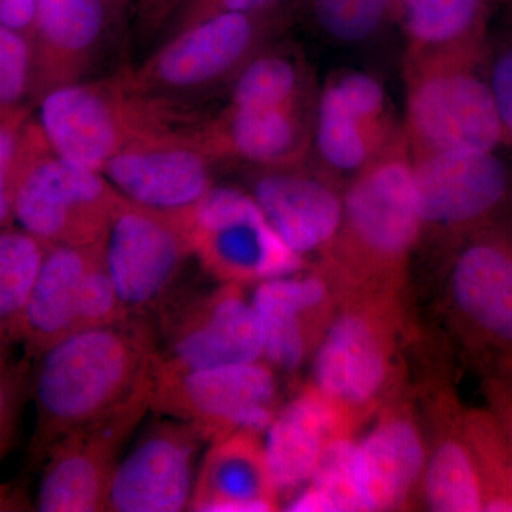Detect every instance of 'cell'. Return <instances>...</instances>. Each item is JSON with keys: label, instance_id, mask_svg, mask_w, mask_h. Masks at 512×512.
<instances>
[{"label": "cell", "instance_id": "cell-1", "mask_svg": "<svg viewBox=\"0 0 512 512\" xmlns=\"http://www.w3.org/2000/svg\"><path fill=\"white\" fill-rule=\"evenodd\" d=\"M157 355L151 326L128 315L111 325L72 333L37 356L30 379L36 424L29 466H43L60 441L150 387Z\"/></svg>", "mask_w": 512, "mask_h": 512}, {"label": "cell", "instance_id": "cell-2", "mask_svg": "<svg viewBox=\"0 0 512 512\" xmlns=\"http://www.w3.org/2000/svg\"><path fill=\"white\" fill-rule=\"evenodd\" d=\"M342 192V224L320 255L319 271L338 299L403 292L410 258L421 242L413 156L404 131L394 134Z\"/></svg>", "mask_w": 512, "mask_h": 512}, {"label": "cell", "instance_id": "cell-3", "mask_svg": "<svg viewBox=\"0 0 512 512\" xmlns=\"http://www.w3.org/2000/svg\"><path fill=\"white\" fill-rule=\"evenodd\" d=\"M39 123L60 157L94 171L141 138L188 130L195 111L140 92L127 67L113 76L69 84L39 101Z\"/></svg>", "mask_w": 512, "mask_h": 512}, {"label": "cell", "instance_id": "cell-4", "mask_svg": "<svg viewBox=\"0 0 512 512\" xmlns=\"http://www.w3.org/2000/svg\"><path fill=\"white\" fill-rule=\"evenodd\" d=\"M402 293L365 292L340 298L312 356L313 386L360 427L403 387Z\"/></svg>", "mask_w": 512, "mask_h": 512}, {"label": "cell", "instance_id": "cell-5", "mask_svg": "<svg viewBox=\"0 0 512 512\" xmlns=\"http://www.w3.org/2000/svg\"><path fill=\"white\" fill-rule=\"evenodd\" d=\"M484 56L481 46L409 59L403 131L413 156L507 147Z\"/></svg>", "mask_w": 512, "mask_h": 512}, {"label": "cell", "instance_id": "cell-6", "mask_svg": "<svg viewBox=\"0 0 512 512\" xmlns=\"http://www.w3.org/2000/svg\"><path fill=\"white\" fill-rule=\"evenodd\" d=\"M120 198L99 171L60 157L39 123H23L13 171V215L23 231L46 245H99Z\"/></svg>", "mask_w": 512, "mask_h": 512}, {"label": "cell", "instance_id": "cell-7", "mask_svg": "<svg viewBox=\"0 0 512 512\" xmlns=\"http://www.w3.org/2000/svg\"><path fill=\"white\" fill-rule=\"evenodd\" d=\"M444 316L478 373L512 365V222L477 232L450 254Z\"/></svg>", "mask_w": 512, "mask_h": 512}, {"label": "cell", "instance_id": "cell-8", "mask_svg": "<svg viewBox=\"0 0 512 512\" xmlns=\"http://www.w3.org/2000/svg\"><path fill=\"white\" fill-rule=\"evenodd\" d=\"M265 12L218 13L161 40L143 63L127 67L131 83L156 99L194 110L195 99L231 83L266 47Z\"/></svg>", "mask_w": 512, "mask_h": 512}, {"label": "cell", "instance_id": "cell-9", "mask_svg": "<svg viewBox=\"0 0 512 512\" xmlns=\"http://www.w3.org/2000/svg\"><path fill=\"white\" fill-rule=\"evenodd\" d=\"M413 183L421 239L436 238L450 254L477 232L510 221L512 170L498 151L413 156Z\"/></svg>", "mask_w": 512, "mask_h": 512}, {"label": "cell", "instance_id": "cell-10", "mask_svg": "<svg viewBox=\"0 0 512 512\" xmlns=\"http://www.w3.org/2000/svg\"><path fill=\"white\" fill-rule=\"evenodd\" d=\"M178 217L190 234L192 254L224 284H259L299 274L305 265V258L276 234L248 191L214 185Z\"/></svg>", "mask_w": 512, "mask_h": 512}, {"label": "cell", "instance_id": "cell-11", "mask_svg": "<svg viewBox=\"0 0 512 512\" xmlns=\"http://www.w3.org/2000/svg\"><path fill=\"white\" fill-rule=\"evenodd\" d=\"M278 382L265 360L154 373L151 407L195 427L204 440L238 431L264 436L278 409Z\"/></svg>", "mask_w": 512, "mask_h": 512}, {"label": "cell", "instance_id": "cell-12", "mask_svg": "<svg viewBox=\"0 0 512 512\" xmlns=\"http://www.w3.org/2000/svg\"><path fill=\"white\" fill-rule=\"evenodd\" d=\"M191 256L190 234L178 215L121 195L104 239V258L128 312L160 301Z\"/></svg>", "mask_w": 512, "mask_h": 512}, {"label": "cell", "instance_id": "cell-13", "mask_svg": "<svg viewBox=\"0 0 512 512\" xmlns=\"http://www.w3.org/2000/svg\"><path fill=\"white\" fill-rule=\"evenodd\" d=\"M151 397L153 389L143 390L113 413L60 441L43 463L36 510H106L117 454L151 407Z\"/></svg>", "mask_w": 512, "mask_h": 512}, {"label": "cell", "instance_id": "cell-14", "mask_svg": "<svg viewBox=\"0 0 512 512\" xmlns=\"http://www.w3.org/2000/svg\"><path fill=\"white\" fill-rule=\"evenodd\" d=\"M191 128L128 144L101 174L128 201L165 214H185L214 187L217 164L192 137Z\"/></svg>", "mask_w": 512, "mask_h": 512}, {"label": "cell", "instance_id": "cell-15", "mask_svg": "<svg viewBox=\"0 0 512 512\" xmlns=\"http://www.w3.org/2000/svg\"><path fill=\"white\" fill-rule=\"evenodd\" d=\"M427 463L423 420L404 386L382 404L355 451L357 493L365 512L402 511L421 495Z\"/></svg>", "mask_w": 512, "mask_h": 512}, {"label": "cell", "instance_id": "cell-16", "mask_svg": "<svg viewBox=\"0 0 512 512\" xmlns=\"http://www.w3.org/2000/svg\"><path fill=\"white\" fill-rule=\"evenodd\" d=\"M121 26L109 0H37L29 37V96L39 103L53 90L90 80L113 30Z\"/></svg>", "mask_w": 512, "mask_h": 512}, {"label": "cell", "instance_id": "cell-17", "mask_svg": "<svg viewBox=\"0 0 512 512\" xmlns=\"http://www.w3.org/2000/svg\"><path fill=\"white\" fill-rule=\"evenodd\" d=\"M265 338L241 285L224 284L187 309L168 336L157 367L198 370L264 360Z\"/></svg>", "mask_w": 512, "mask_h": 512}, {"label": "cell", "instance_id": "cell-18", "mask_svg": "<svg viewBox=\"0 0 512 512\" xmlns=\"http://www.w3.org/2000/svg\"><path fill=\"white\" fill-rule=\"evenodd\" d=\"M201 441L200 431L183 421L151 431L117 464L106 510L178 512L190 507Z\"/></svg>", "mask_w": 512, "mask_h": 512}, {"label": "cell", "instance_id": "cell-19", "mask_svg": "<svg viewBox=\"0 0 512 512\" xmlns=\"http://www.w3.org/2000/svg\"><path fill=\"white\" fill-rule=\"evenodd\" d=\"M251 302L264 330V360L285 372L312 359L339 303L319 269L259 282Z\"/></svg>", "mask_w": 512, "mask_h": 512}, {"label": "cell", "instance_id": "cell-20", "mask_svg": "<svg viewBox=\"0 0 512 512\" xmlns=\"http://www.w3.org/2000/svg\"><path fill=\"white\" fill-rule=\"evenodd\" d=\"M248 192L276 234L303 258L322 255L338 235L343 192L319 175L298 165L258 168Z\"/></svg>", "mask_w": 512, "mask_h": 512}, {"label": "cell", "instance_id": "cell-21", "mask_svg": "<svg viewBox=\"0 0 512 512\" xmlns=\"http://www.w3.org/2000/svg\"><path fill=\"white\" fill-rule=\"evenodd\" d=\"M103 248L104 242L90 247L46 245L28 302L9 332V342L22 343L26 359L35 360L79 332L87 276Z\"/></svg>", "mask_w": 512, "mask_h": 512}, {"label": "cell", "instance_id": "cell-22", "mask_svg": "<svg viewBox=\"0 0 512 512\" xmlns=\"http://www.w3.org/2000/svg\"><path fill=\"white\" fill-rule=\"evenodd\" d=\"M360 429L348 413L306 384L276 413L265 431V456L278 494L301 490L311 480L330 441Z\"/></svg>", "mask_w": 512, "mask_h": 512}, {"label": "cell", "instance_id": "cell-23", "mask_svg": "<svg viewBox=\"0 0 512 512\" xmlns=\"http://www.w3.org/2000/svg\"><path fill=\"white\" fill-rule=\"evenodd\" d=\"M192 137L215 161H242L258 168L293 167L306 150L301 106L232 109L201 119Z\"/></svg>", "mask_w": 512, "mask_h": 512}, {"label": "cell", "instance_id": "cell-24", "mask_svg": "<svg viewBox=\"0 0 512 512\" xmlns=\"http://www.w3.org/2000/svg\"><path fill=\"white\" fill-rule=\"evenodd\" d=\"M467 406L448 384L437 386L426 403L427 463L421 497L436 512L483 511V495L468 448Z\"/></svg>", "mask_w": 512, "mask_h": 512}, {"label": "cell", "instance_id": "cell-25", "mask_svg": "<svg viewBox=\"0 0 512 512\" xmlns=\"http://www.w3.org/2000/svg\"><path fill=\"white\" fill-rule=\"evenodd\" d=\"M278 498L262 434L238 431L212 441L190 507L205 512H268L276 510Z\"/></svg>", "mask_w": 512, "mask_h": 512}, {"label": "cell", "instance_id": "cell-26", "mask_svg": "<svg viewBox=\"0 0 512 512\" xmlns=\"http://www.w3.org/2000/svg\"><path fill=\"white\" fill-rule=\"evenodd\" d=\"M410 59L483 43V0H403Z\"/></svg>", "mask_w": 512, "mask_h": 512}, {"label": "cell", "instance_id": "cell-27", "mask_svg": "<svg viewBox=\"0 0 512 512\" xmlns=\"http://www.w3.org/2000/svg\"><path fill=\"white\" fill-rule=\"evenodd\" d=\"M392 138L373 133L325 84L316 107L313 140L316 151L330 170L342 174L359 173Z\"/></svg>", "mask_w": 512, "mask_h": 512}, {"label": "cell", "instance_id": "cell-28", "mask_svg": "<svg viewBox=\"0 0 512 512\" xmlns=\"http://www.w3.org/2000/svg\"><path fill=\"white\" fill-rule=\"evenodd\" d=\"M303 76L298 63L284 50L264 47L229 83L232 109H278L301 106Z\"/></svg>", "mask_w": 512, "mask_h": 512}, {"label": "cell", "instance_id": "cell-29", "mask_svg": "<svg viewBox=\"0 0 512 512\" xmlns=\"http://www.w3.org/2000/svg\"><path fill=\"white\" fill-rule=\"evenodd\" d=\"M466 437L483 495V511L512 512V457L487 407H467Z\"/></svg>", "mask_w": 512, "mask_h": 512}, {"label": "cell", "instance_id": "cell-30", "mask_svg": "<svg viewBox=\"0 0 512 512\" xmlns=\"http://www.w3.org/2000/svg\"><path fill=\"white\" fill-rule=\"evenodd\" d=\"M355 436L339 437L323 450L315 473L286 510L292 512H363L355 480Z\"/></svg>", "mask_w": 512, "mask_h": 512}, {"label": "cell", "instance_id": "cell-31", "mask_svg": "<svg viewBox=\"0 0 512 512\" xmlns=\"http://www.w3.org/2000/svg\"><path fill=\"white\" fill-rule=\"evenodd\" d=\"M45 251L46 244L22 228L0 229V332L8 340L28 302Z\"/></svg>", "mask_w": 512, "mask_h": 512}, {"label": "cell", "instance_id": "cell-32", "mask_svg": "<svg viewBox=\"0 0 512 512\" xmlns=\"http://www.w3.org/2000/svg\"><path fill=\"white\" fill-rule=\"evenodd\" d=\"M390 5V0H316L315 16L333 39L357 43L375 35Z\"/></svg>", "mask_w": 512, "mask_h": 512}, {"label": "cell", "instance_id": "cell-33", "mask_svg": "<svg viewBox=\"0 0 512 512\" xmlns=\"http://www.w3.org/2000/svg\"><path fill=\"white\" fill-rule=\"evenodd\" d=\"M326 84L343 106L377 136L390 138L396 134L390 131L386 92L376 77L363 72H346L332 77Z\"/></svg>", "mask_w": 512, "mask_h": 512}, {"label": "cell", "instance_id": "cell-34", "mask_svg": "<svg viewBox=\"0 0 512 512\" xmlns=\"http://www.w3.org/2000/svg\"><path fill=\"white\" fill-rule=\"evenodd\" d=\"M32 55L25 36L0 23V121L23 111L30 90Z\"/></svg>", "mask_w": 512, "mask_h": 512}, {"label": "cell", "instance_id": "cell-35", "mask_svg": "<svg viewBox=\"0 0 512 512\" xmlns=\"http://www.w3.org/2000/svg\"><path fill=\"white\" fill-rule=\"evenodd\" d=\"M30 379L29 359L0 367V461L15 443L23 404L30 394Z\"/></svg>", "mask_w": 512, "mask_h": 512}, {"label": "cell", "instance_id": "cell-36", "mask_svg": "<svg viewBox=\"0 0 512 512\" xmlns=\"http://www.w3.org/2000/svg\"><path fill=\"white\" fill-rule=\"evenodd\" d=\"M484 70L503 124L505 146L512 147V36L494 49L485 47Z\"/></svg>", "mask_w": 512, "mask_h": 512}, {"label": "cell", "instance_id": "cell-37", "mask_svg": "<svg viewBox=\"0 0 512 512\" xmlns=\"http://www.w3.org/2000/svg\"><path fill=\"white\" fill-rule=\"evenodd\" d=\"M26 120V111L0 121V229L13 227V171L20 128Z\"/></svg>", "mask_w": 512, "mask_h": 512}, {"label": "cell", "instance_id": "cell-38", "mask_svg": "<svg viewBox=\"0 0 512 512\" xmlns=\"http://www.w3.org/2000/svg\"><path fill=\"white\" fill-rule=\"evenodd\" d=\"M276 0H188L187 3L178 10L177 15L170 20L161 36L163 39L181 32V30L190 28L201 20L211 18L218 13L239 12L254 13L268 10Z\"/></svg>", "mask_w": 512, "mask_h": 512}, {"label": "cell", "instance_id": "cell-39", "mask_svg": "<svg viewBox=\"0 0 512 512\" xmlns=\"http://www.w3.org/2000/svg\"><path fill=\"white\" fill-rule=\"evenodd\" d=\"M485 407L503 431L512 457V365L497 366L480 373Z\"/></svg>", "mask_w": 512, "mask_h": 512}, {"label": "cell", "instance_id": "cell-40", "mask_svg": "<svg viewBox=\"0 0 512 512\" xmlns=\"http://www.w3.org/2000/svg\"><path fill=\"white\" fill-rule=\"evenodd\" d=\"M188 0H136V26L143 42L161 35L165 26L177 15Z\"/></svg>", "mask_w": 512, "mask_h": 512}, {"label": "cell", "instance_id": "cell-41", "mask_svg": "<svg viewBox=\"0 0 512 512\" xmlns=\"http://www.w3.org/2000/svg\"><path fill=\"white\" fill-rule=\"evenodd\" d=\"M37 0H0V23L29 40L36 22Z\"/></svg>", "mask_w": 512, "mask_h": 512}, {"label": "cell", "instance_id": "cell-42", "mask_svg": "<svg viewBox=\"0 0 512 512\" xmlns=\"http://www.w3.org/2000/svg\"><path fill=\"white\" fill-rule=\"evenodd\" d=\"M19 495L8 484H0V511L18 510Z\"/></svg>", "mask_w": 512, "mask_h": 512}, {"label": "cell", "instance_id": "cell-43", "mask_svg": "<svg viewBox=\"0 0 512 512\" xmlns=\"http://www.w3.org/2000/svg\"><path fill=\"white\" fill-rule=\"evenodd\" d=\"M109 3L117 18L124 25L128 15H130L131 8H133V0H109ZM134 3H136V0H134Z\"/></svg>", "mask_w": 512, "mask_h": 512}, {"label": "cell", "instance_id": "cell-44", "mask_svg": "<svg viewBox=\"0 0 512 512\" xmlns=\"http://www.w3.org/2000/svg\"><path fill=\"white\" fill-rule=\"evenodd\" d=\"M9 340L6 339V336L3 335L2 332H0V350H3L8 346Z\"/></svg>", "mask_w": 512, "mask_h": 512}, {"label": "cell", "instance_id": "cell-45", "mask_svg": "<svg viewBox=\"0 0 512 512\" xmlns=\"http://www.w3.org/2000/svg\"><path fill=\"white\" fill-rule=\"evenodd\" d=\"M6 365V359H5V353H3V350H0V367Z\"/></svg>", "mask_w": 512, "mask_h": 512}, {"label": "cell", "instance_id": "cell-46", "mask_svg": "<svg viewBox=\"0 0 512 512\" xmlns=\"http://www.w3.org/2000/svg\"><path fill=\"white\" fill-rule=\"evenodd\" d=\"M393 2H394V0H390V3H393ZM402 2H403V0H402Z\"/></svg>", "mask_w": 512, "mask_h": 512}]
</instances>
